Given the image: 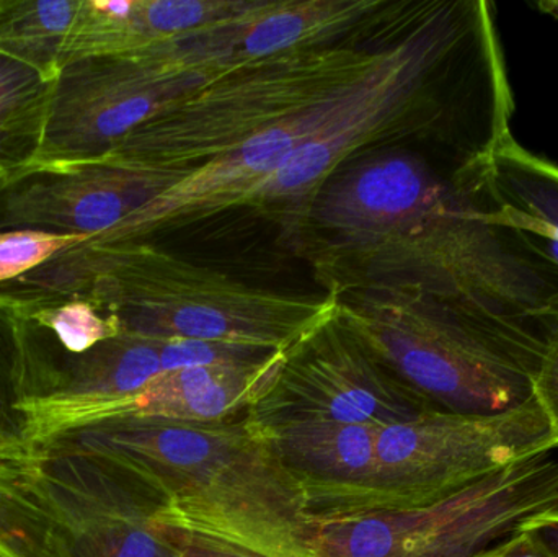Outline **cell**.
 I'll list each match as a JSON object with an SVG mask.
<instances>
[{
    "mask_svg": "<svg viewBox=\"0 0 558 557\" xmlns=\"http://www.w3.org/2000/svg\"><path fill=\"white\" fill-rule=\"evenodd\" d=\"M0 296L22 310L85 301L114 317L121 332L286 352L337 313V294H288L251 287L147 241L81 242Z\"/></svg>",
    "mask_w": 558,
    "mask_h": 557,
    "instance_id": "1",
    "label": "cell"
},
{
    "mask_svg": "<svg viewBox=\"0 0 558 557\" xmlns=\"http://www.w3.org/2000/svg\"><path fill=\"white\" fill-rule=\"evenodd\" d=\"M488 172L490 166L403 234L357 247H315L311 258L327 293L412 290L484 319L553 332L558 267L514 225Z\"/></svg>",
    "mask_w": 558,
    "mask_h": 557,
    "instance_id": "2",
    "label": "cell"
},
{
    "mask_svg": "<svg viewBox=\"0 0 558 557\" xmlns=\"http://www.w3.org/2000/svg\"><path fill=\"white\" fill-rule=\"evenodd\" d=\"M51 438L130 464L169 500L166 525L257 557H314L304 491L248 412L211 424L105 422Z\"/></svg>",
    "mask_w": 558,
    "mask_h": 557,
    "instance_id": "3",
    "label": "cell"
},
{
    "mask_svg": "<svg viewBox=\"0 0 558 557\" xmlns=\"http://www.w3.org/2000/svg\"><path fill=\"white\" fill-rule=\"evenodd\" d=\"M169 500L114 455L62 438L0 447V557H179Z\"/></svg>",
    "mask_w": 558,
    "mask_h": 557,
    "instance_id": "4",
    "label": "cell"
},
{
    "mask_svg": "<svg viewBox=\"0 0 558 557\" xmlns=\"http://www.w3.org/2000/svg\"><path fill=\"white\" fill-rule=\"evenodd\" d=\"M337 316L436 411L495 415L534 399L549 334L390 288L338 293Z\"/></svg>",
    "mask_w": 558,
    "mask_h": 557,
    "instance_id": "5",
    "label": "cell"
},
{
    "mask_svg": "<svg viewBox=\"0 0 558 557\" xmlns=\"http://www.w3.org/2000/svg\"><path fill=\"white\" fill-rule=\"evenodd\" d=\"M386 46L341 41L239 65L131 131L100 159L190 173L353 84Z\"/></svg>",
    "mask_w": 558,
    "mask_h": 557,
    "instance_id": "6",
    "label": "cell"
},
{
    "mask_svg": "<svg viewBox=\"0 0 558 557\" xmlns=\"http://www.w3.org/2000/svg\"><path fill=\"white\" fill-rule=\"evenodd\" d=\"M558 507V458L511 464L462 493L409 510L311 519L314 557H478Z\"/></svg>",
    "mask_w": 558,
    "mask_h": 557,
    "instance_id": "7",
    "label": "cell"
},
{
    "mask_svg": "<svg viewBox=\"0 0 558 557\" xmlns=\"http://www.w3.org/2000/svg\"><path fill=\"white\" fill-rule=\"evenodd\" d=\"M554 450L553 428L536 398L504 414L428 412L386 425L377 435L373 489L360 513L433 506Z\"/></svg>",
    "mask_w": 558,
    "mask_h": 557,
    "instance_id": "8",
    "label": "cell"
},
{
    "mask_svg": "<svg viewBox=\"0 0 558 557\" xmlns=\"http://www.w3.org/2000/svg\"><path fill=\"white\" fill-rule=\"evenodd\" d=\"M439 412L396 378L337 313L282 355L274 385L251 409L257 428L295 422L386 427Z\"/></svg>",
    "mask_w": 558,
    "mask_h": 557,
    "instance_id": "9",
    "label": "cell"
},
{
    "mask_svg": "<svg viewBox=\"0 0 558 557\" xmlns=\"http://www.w3.org/2000/svg\"><path fill=\"white\" fill-rule=\"evenodd\" d=\"M215 78L156 56L71 62L56 77L35 166L100 159L131 131Z\"/></svg>",
    "mask_w": 558,
    "mask_h": 557,
    "instance_id": "10",
    "label": "cell"
},
{
    "mask_svg": "<svg viewBox=\"0 0 558 557\" xmlns=\"http://www.w3.org/2000/svg\"><path fill=\"white\" fill-rule=\"evenodd\" d=\"M488 159H432L407 147L364 154L315 195L301 231L315 247H357L396 238L445 208Z\"/></svg>",
    "mask_w": 558,
    "mask_h": 557,
    "instance_id": "11",
    "label": "cell"
},
{
    "mask_svg": "<svg viewBox=\"0 0 558 557\" xmlns=\"http://www.w3.org/2000/svg\"><path fill=\"white\" fill-rule=\"evenodd\" d=\"M186 175L107 159L39 164L7 180L0 190V232L33 229L105 244Z\"/></svg>",
    "mask_w": 558,
    "mask_h": 557,
    "instance_id": "12",
    "label": "cell"
},
{
    "mask_svg": "<svg viewBox=\"0 0 558 557\" xmlns=\"http://www.w3.org/2000/svg\"><path fill=\"white\" fill-rule=\"evenodd\" d=\"M380 0H254L245 12L203 29L196 43L203 56L225 68L304 49L337 45L360 26L387 19Z\"/></svg>",
    "mask_w": 558,
    "mask_h": 557,
    "instance_id": "13",
    "label": "cell"
},
{
    "mask_svg": "<svg viewBox=\"0 0 558 557\" xmlns=\"http://www.w3.org/2000/svg\"><path fill=\"white\" fill-rule=\"evenodd\" d=\"M257 431L304 491L308 520L361 512L373 489L379 425L295 422Z\"/></svg>",
    "mask_w": 558,
    "mask_h": 557,
    "instance_id": "14",
    "label": "cell"
},
{
    "mask_svg": "<svg viewBox=\"0 0 558 557\" xmlns=\"http://www.w3.org/2000/svg\"><path fill=\"white\" fill-rule=\"evenodd\" d=\"M282 355L284 352L262 362L221 363L163 373L133 398L101 412L90 425L114 421L211 424L247 414L274 385Z\"/></svg>",
    "mask_w": 558,
    "mask_h": 557,
    "instance_id": "15",
    "label": "cell"
},
{
    "mask_svg": "<svg viewBox=\"0 0 558 557\" xmlns=\"http://www.w3.org/2000/svg\"><path fill=\"white\" fill-rule=\"evenodd\" d=\"M490 185L518 228L558 267V164L526 149L513 133L490 156Z\"/></svg>",
    "mask_w": 558,
    "mask_h": 557,
    "instance_id": "16",
    "label": "cell"
},
{
    "mask_svg": "<svg viewBox=\"0 0 558 557\" xmlns=\"http://www.w3.org/2000/svg\"><path fill=\"white\" fill-rule=\"evenodd\" d=\"M54 81L0 55V172L12 179L35 166L51 111Z\"/></svg>",
    "mask_w": 558,
    "mask_h": 557,
    "instance_id": "17",
    "label": "cell"
},
{
    "mask_svg": "<svg viewBox=\"0 0 558 557\" xmlns=\"http://www.w3.org/2000/svg\"><path fill=\"white\" fill-rule=\"evenodd\" d=\"M81 0H0V55L56 81Z\"/></svg>",
    "mask_w": 558,
    "mask_h": 557,
    "instance_id": "18",
    "label": "cell"
},
{
    "mask_svg": "<svg viewBox=\"0 0 558 557\" xmlns=\"http://www.w3.org/2000/svg\"><path fill=\"white\" fill-rule=\"evenodd\" d=\"M245 0H131L123 19L124 58L235 19L251 7Z\"/></svg>",
    "mask_w": 558,
    "mask_h": 557,
    "instance_id": "19",
    "label": "cell"
},
{
    "mask_svg": "<svg viewBox=\"0 0 558 557\" xmlns=\"http://www.w3.org/2000/svg\"><path fill=\"white\" fill-rule=\"evenodd\" d=\"M28 395L25 316L15 303L0 298V447L28 441L23 412Z\"/></svg>",
    "mask_w": 558,
    "mask_h": 557,
    "instance_id": "20",
    "label": "cell"
},
{
    "mask_svg": "<svg viewBox=\"0 0 558 557\" xmlns=\"http://www.w3.org/2000/svg\"><path fill=\"white\" fill-rule=\"evenodd\" d=\"M22 311L33 326L38 327L59 350L69 355H81L121 334L120 324L114 317L100 313L85 301H68L56 306Z\"/></svg>",
    "mask_w": 558,
    "mask_h": 557,
    "instance_id": "21",
    "label": "cell"
},
{
    "mask_svg": "<svg viewBox=\"0 0 558 557\" xmlns=\"http://www.w3.org/2000/svg\"><path fill=\"white\" fill-rule=\"evenodd\" d=\"M81 242L85 239L33 229L0 232V284L19 280L59 252Z\"/></svg>",
    "mask_w": 558,
    "mask_h": 557,
    "instance_id": "22",
    "label": "cell"
},
{
    "mask_svg": "<svg viewBox=\"0 0 558 557\" xmlns=\"http://www.w3.org/2000/svg\"><path fill=\"white\" fill-rule=\"evenodd\" d=\"M534 398L549 419L558 448V319L547 340L543 362L534 378Z\"/></svg>",
    "mask_w": 558,
    "mask_h": 557,
    "instance_id": "23",
    "label": "cell"
},
{
    "mask_svg": "<svg viewBox=\"0 0 558 557\" xmlns=\"http://www.w3.org/2000/svg\"><path fill=\"white\" fill-rule=\"evenodd\" d=\"M163 532L167 538L179 548V557H257L234 546L225 545V543L215 542L166 523H163Z\"/></svg>",
    "mask_w": 558,
    "mask_h": 557,
    "instance_id": "24",
    "label": "cell"
},
{
    "mask_svg": "<svg viewBox=\"0 0 558 557\" xmlns=\"http://www.w3.org/2000/svg\"><path fill=\"white\" fill-rule=\"evenodd\" d=\"M547 557H558V507L527 519L520 526Z\"/></svg>",
    "mask_w": 558,
    "mask_h": 557,
    "instance_id": "25",
    "label": "cell"
},
{
    "mask_svg": "<svg viewBox=\"0 0 558 557\" xmlns=\"http://www.w3.org/2000/svg\"><path fill=\"white\" fill-rule=\"evenodd\" d=\"M487 557H547L541 552L539 546L518 530L513 535L497 543L494 548L488 549Z\"/></svg>",
    "mask_w": 558,
    "mask_h": 557,
    "instance_id": "26",
    "label": "cell"
},
{
    "mask_svg": "<svg viewBox=\"0 0 558 557\" xmlns=\"http://www.w3.org/2000/svg\"><path fill=\"white\" fill-rule=\"evenodd\" d=\"M537 9L558 20V0H543V2L537 3Z\"/></svg>",
    "mask_w": 558,
    "mask_h": 557,
    "instance_id": "27",
    "label": "cell"
},
{
    "mask_svg": "<svg viewBox=\"0 0 558 557\" xmlns=\"http://www.w3.org/2000/svg\"><path fill=\"white\" fill-rule=\"evenodd\" d=\"M7 180H9V179H7V177L3 175L2 172H0V190H2V186L5 185Z\"/></svg>",
    "mask_w": 558,
    "mask_h": 557,
    "instance_id": "28",
    "label": "cell"
},
{
    "mask_svg": "<svg viewBox=\"0 0 558 557\" xmlns=\"http://www.w3.org/2000/svg\"><path fill=\"white\" fill-rule=\"evenodd\" d=\"M478 557H487V552H485L484 555H481Z\"/></svg>",
    "mask_w": 558,
    "mask_h": 557,
    "instance_id": "29",
    "label": "cell"
}]
</instances>
